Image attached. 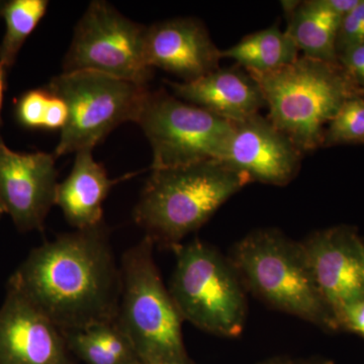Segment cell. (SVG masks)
<instances>
[{
    "instance_id": "cell-1",
    "label": "cell",
    "mask_w": 364,
    "mask_h": 364,
    "mask_svg": "<svg viewBox=\"0 0 364 364\" xmlns=\"http://www.w3.org/2000/svg\"><path fill=\"white\" fill-rule=\"evenodd\" d=\"M9 284L63 333L114 323L122 272L107 225L62 234L33 249Z\"/></svg>"
},
{
    "instance_id": "cell-2",
    "label": "cell",
    "mask_w": 364,
    "mask_h": 364,
    "mask_svg": "<svg viewBox=\"0 0 364 364\" xmlns=\"http://www.w3.org/2000/svg\"><path fill=\"white\" fill-rule=\"evenodd\" d=\"M250 182L222 161L152 169L134 219L154 244L172 249Z\"/></svg>"
},
{
    "instance_id": "cell-3",
    "label": "cell",
    "mask_w": 364,
    "mask_h": 364,
    "mask_svg": "<svg viewBox=\"0 0 364 364\" xmlns=\"http://www.w3.org/2000/svg\"><path fill=\"white\" fill-rule=\"evenodd\" d=\"M248 73L262 91L267 119L303 153L323 147L326 124L347 100L363 95L339 62L305 55L275 70Z\"/></svg>"
},
{
    "instance_id": "cell-4",
    "label": "cell",
    "mask_w": 364,
    "mask_h": 364,
    "mask_svg": "<svg viewBox=\"0 0 364 364\" xmlns=\"http://www.w3.org/2000/svg\"><path fill=\"white\" fill-rule=\"evenodd\" d=\"M229 259L245 289L268 306L327 331H338L299 242L279 230H256L235 244Z\"/></svg>"
},
{
    "instance_id": "cell-5",
    "label": "cell",
    "mask_w": 364,
    "mask_h": 364,
    "mask_svg": "<svg viewBox=\"0 0 364 364\" xmlns=\"http://www.w3.org/2000/svg\"><path fill=\"white\" fill-rule=\"evenodd\" d=\"M145 236L122 256V294L116 325L143 364L193 363L182 336V318Z\"/></svg>"
},
{
    "instance_id": "cell-6",
    "label": "cell",
    "mask_w": 364,
    "mask_h": 364,
    "mask_svg": "<svg viewBox=\"0 0 364 364\" xmlns=\"http://www.w3.org/2000/svg\"><path fill=\"white\" fill-rule=\"evenodd\" d=\"M172 250L176 261L169 291L183 321L215 336H240L246 289L229 258L198 239Z\"/></svg>"
},
{
    "instance_id": "cell-7",
    "label": "cell",
    "mask_w": 364,
    "mask_h": 364,
    "mask_svg": "<svg viewBox=\"0 0 364 364\" xmlns=\"http://www.w3.org/2000/svg\"><path fill=\"white\" fill-rule=\"evenodd\" d=\"M47 88L68 107V121L54 152L56 158L93 149L117 127L136 123L150 92L148 86L95 71L60 74Z\"/></svg>"
},
{
    "instance_id": "cell-8",
    "label": "cell",
    "mask_w": 364,
    "mask_h": 364,
    "mask_svg": "<svg viewBox=\"0 0 364 364\" xmlns=\"http://www.w3.org/2000/svg\"><path fill=\"white\" fill-rule=\"evenodd\" d=\"M136 124L149 141L152 169L222 161L234 123L165 90L149 92Z\"/></svg>"
},
{
    "instance_id": "cell-9",
    "label": "cell",
    "mask_w": 364,
    "mask_h": 364,
    "mask_svg": "<svg viewBox=\"0 0 364 364\" xmlns=\"http://www.w3.org/2000/svg\"><path fill=\"white\" fill-rule=\"evenodd\" d=\"M145 31L109 2H91L74 31L63 73L95 71L148 86L153 69L144 56Z\"/></svg>"
},
{
    "instance_id": "cell-10",
    "label": "cell",
    "mask_w": 364,
    "mask_h": 364,
    "mask_svg": "<svg viewBox=\"0 0 364 364\" xmlns=\"http://www.w3.org/2000/svg\"><path fill=\"white\" fill-rule=\"evenodd\" d=\"M360 240L351 228L339 226L315 232L299 242L316 286L339 330L345 309L364 299Z\"/></svg>"
},
{
    "instance_id": "cell-11",
    "label": "cell",
    "mask_w": 364,
    "mask_h": 364,
    "mask_svg": "<svg viewBox=\"0 0 364 364\" xmlns=\"http://www.w3.org/2000/svg\"><path fill=\"white\" fill-rule=\"evenodd\" d=\"M55 160L54 154L14 152L0 142V203L21 231L43 230L55 205Z\"/></svg>"
},
{
    "instance_id": "cell-12",
    "label": "cell",
    "mask_w": 364,
    "mask_h": 364,
    "mask_svg": "<svg viewBox=\"0 0 364 364\" xmlns=\"http://www.w3.org/2000/svg\"><path fill=\"white\" fill-rule=\"evenodd\" d=\"M303 154L289 136L258 112L234 123L223 162L251 181L284 186L298 174Z\"/></svg>"
},
{
    "instance_id": "cell-13",
    "label": "cell",
    "mask_w": 364,
    "mask_h": 364,
    "mask_svg": "<svg viewBox=\"0 0 364 364\" xmlns=\"http://www.w3.org/2000/svg\"><path fill=\"white\" fill-rule=\"evenodd\" d=\"M0 364H75L63 332L11 284L0 308Z\"/></svg>"
},
{
    "instance_id": "cell-14",
    "label": "cell",
    "mask_w": 364,
    "mask_h": 364,
    "mask_svg": "<svg viewBox=\"0 0 364 364\" xmlns=\"http://www.w3.org/2000/svg\"><path fill=\"white\" fill-rule=\"evenodd\" d=\"M144 56L147 65L191 82L219 68L222 51L202 21L174 18L146 26Z\"/></svg>"
},
{
    "instance_id": "cell-15",
    "label": "cell",
    "mask_w": 364,
    "mask_h": 364,
    "mask_svg": "<svg viewBox=\"0 0 364 364\" xmlns=\"http://www.w3.org/2000/svg\"><path fill=\"white\" fill-rule=\"evenodd\" d=\"M166 83L174 97L233 123L267 105L257 81L245 69L218 68L191 82Z\"/></svg>"
},
{
    "instance_id": "cell-16",
    "label": "cell",
    "mask_w": 364,
    "mask_h": 364,
    "mask_svg": "<svg viewBox=\"0 0 364 364\" xmlns=\"http://www.w3.org/2000/svg\"><path fill=\"white\" fill-rule=\"evenodd\" d=\"M93 149L76 152L70 174L58 184L55 205L76 230L90 229L104 223V203L117 181L95 161Z\"/></svg>"
},
{
    "instance_id": "cell-17",
    "label": "cell",
    "mask_w": 364,
    "mask_h": 364,
    "mask_svg": "<svg viewBox=\"0 0 364 364\" xmlns=\"http://www.w3.org/2000/svg\"><path fill=\"white\" fill-rule=\"evenodd\" d=\"M342 18L330 13L320 0L301 2L289 14L287 32L305 56L336 63L337 36Z\"/></svg>"
},
{
    "instance_id": "cell-18",
    "label": "cell",
    "mask_w": 364,
    "mask_h": 364,
    "mask_svg": "<svg viewBox=\"0 0 364 364\" xmlns=\"http://www.w3.org/2000/svg\"><path fill=\"white\" fill-rule=\"evenodd\" d=\"M299 48L289 33L277 26L246 36L222 51V58L234 59L247 72H268L289 65L299 58Z\"/></svg>"
},
{
    "instance_id": "cell-19",
    "label": "cell",
    "mask_w": 364,
    "mask_h": 364,
    "mask_svg": "<svg viewBox=\"0 0 364 364\" xmlns=\"http://www.w3.org/2000/svg\"><path fill=\"white\" fill-rule=\"evenodd\" d=\"M63 334L71 353L86 364L142 363L130 340L114 322L100 323Z\"/></svg>"
},
{
    "instance_id": "cell-20",
    "label": "cell",
    "mask_w": 364,
    "mask_h": 364,
    "mask_svg": "<svg viewBox=\"0 0 364 364\" xmlns=\"http://www.w3.org/2000/svg\"><path fill=\"white\" fill-rule=\"evenodd\" d=\"M47 0H13L2 6L0 14L6 21V35L0 45V62L6 68L14 65L28 36L44 18Z\"/></svg>"
},
{
    "instance_id": "cell-21",
    "label": "cell",
    "mask_w": 364,
    "mask_h": 364,
    "mask_svg": "<svg viewBox=\"0 0 364 364\" xmlns=\"http://www.w3.org/2000/svg\"><path fill=\"white\" fill-rule=\"evenodd\" d=\"M350 143H364L363 95L347 100L326 127L323 147Z\"/></svg>"
},
{
    "instance_id": "cell-22",
    "label": "cell",
    "mask_w": 364,
    "mask_h": 364,
    "mask_svg": "<svg viewBox=\"0 0 364 364\" xmlns=\"http://www.w3.org/2000/svg\"><path fill=\"white\" fill-rule=\"evenodd\" d=\"M51 92L46 90L26 92L18 105V119L23 126L31 129H43Z\"/></svg>"
},
{
    "instance_id": "cell-23",
    "label": "cell",
    "mask_w": 364,
    "mask_h": 364,
    "mask_svg": "<svg viewBox=\"0 0 364 364\" xmlns=\"http://www.w3.org/2000/svg\"><path fill=\"white\" fill-rule=\"evenodd\" d=\"M361 44H364V25L351 11L343 16L340 23L336 44L338 56L346 50Z\"/></svg>"
},
{
    "instance_id": "cell-24",
    "label": "cell",
    "mask_w": 364,
    "mask_h": 364,
    "mask_svg": "<svg viewBox=\"0 0 364 364\" xmlns=\"http://www.w3.org/2000/svg\"><path fill=\"white\" fill-rule=\"evenodd\" d=\"M339 63L352 80L364 90V44L346 50L338 56Z\"/></svg>"
},
{
    "instance_id": "cell-25",
    "label": "cell",
    "mask_w": 364,
    "mask_h": 364,
    "mask_svg": "<svg viewBox=\"0 0 364 364\" xmlns=\"http://www.w3.org/2000/svg\"><path fill=\"white\" fill-rule=\"evenodd\" d=\"M68 107L64 100L51 92L43 129L50 131L63 130L68 121Z\"/></svg>"
},
{
    "instance_id": "cell-26",
    "label": "cell",
    "mask_w": 364,
    "mask_h": 364,
    "mask_svg": "<svg viewBox=\"0 0 364 364\" xmlns=\"http://www.w3.org/2000/svg\"><path fill=\"white\" fill-rule=\"evenodd\" d=\"M340 330L356 333L364 338V299L347 306L340 318Z\"/></svg>"
},
{
    "instance_id": "cell-27",
    "label": "cell",
    "mask_w": 364,
    "mask_h": 364,
    "mask_svg": "<svg viewBox=\"0 0 364 364\" xmlns=\"http://www.w3.org/2000/svg\"><path fill=\"white\" fill-rule=\"evenodd\" d=\"M320 4L330 13L343 18L358 6L359 0H320Z\"/></svg>"
},
{
    "instance_id": "cell-28",
    "label": "cell",
    "mask_w": 364,
    "mask_h": 364,
    "mask_svg": "<svg viewBox=\"0 0 364 364\" xmlns=\"http://www.w3.org/2000/svg\"><path fill=\"white\" fill-rule=\"evenodd\" d=\"M258 364H334L331 359L324 358H291L287 356H277L267 359Z\"/></svg>"
},
{
    "instance_id": "cell-29",
    "label": "cell",
    "mask_w": 364,
    "mask_h": 364,
    "mask_svg": "<svg viewBox=\"0 0 364 364\" xmlns=\"http://www.w3.org/2000/svg\"><path fill=\"white\" fill-rule=\"evenodd\" d=\"M6 67L0 62V127H1V109H2V102H4V88H6Z\"/></svg>"
},
{
    "instance_id": "cell-30",
    "label": "cell",
    "mask_w": 364,
    "mask_h": 364,
    "mask_svg": "<svg viewBox=\"0 0 364 364\" xmlns=\"http://www.w3.org/2000/svg\"><path fill=\"white\" fill-rule=\"evenodd\" d=\"M359 252H360L361 264H363V274H364V241L361 239L359 242Z\"/></svg>"
},
{
    "instance_id": "cell-31",
    "label": "cell",
    "mask_w": 364,
    "mask_h": 364,
    "mask_svg": "<svg viewBox=\"0 0 364 364\" xmlns=\"http://www.w3.org/2000/svg\"><path fill=\"white\" fill-rule=\"evenodd\" d=\"M152 364H193V363H174V361H166V363H158Z\"/></svg>"
},
{
    "instance_id": "cell-32",
    "label": "cell",
    "mask_w": 364,
    "mask_h": 364,
    "mask_svg": "<svg viewBox=\"0 0 364 364\" xmlns=\"http://www.w3.org/2000/svg\"><path fill=\"white\" fill-rule=\"evenodd\" d=\"M6 208H4V205H2V203H0V217H1L2 215L6 214Z\"/></svg>"
},
{
    "instance_id": "cell-33",
    "label": "cell",
    "mask_w": 364,
    "mask_h": 364,
    "mask_svg": "<svg viewBox=\"0 0 364 364\" xmlns=\"http://www.w3.org/2000/svg\"><path fill=\"white\" fill-rule=\"evenodd\" d=\"M364 95V90H363V95Z\"/></svg>"
},
{
    "instance_id": "cell-34",
    "label": "cell",
    "mask_w": 364,
    "mask_h": 364,
    "mask_svg": "<svg viewBox=\"0 0 364 364\" xmlns=\"http://www.w3.org/2000/svg\"><path fill=\"white\" fill-rule=\"evenodd\" d=\"M139 364H142V363H139Z\"/></svg>"
}]
</instances>
